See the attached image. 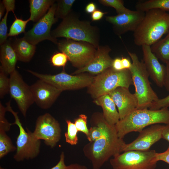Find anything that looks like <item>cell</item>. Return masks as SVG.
Listing matches in <instances>:
<instances>
[{
  "mask_svg": "<svg viewBox=\"0 0 169 169\" xmlns=\"http://www.w3.org/2000/svg\"><path fill=\"white\" fill-rule=\"evenodd\" d=\"M152 52L163 63L169 61V31L166 37L151 46Z\"/></svg>",
  "mask_w": 169,
  "mask_h": 169,
  "instance_id": "obj_24",
  "label": "cell"
},
{
  "mask_svg": "<svg viewBox=\"0 0 169 169\" xmlns=\"http://www.w3.org/2000/svg\"><path fill=\"white\" fill-rule=\"evenodd\" d=\"M169 106V95L164 98L159 99L156 101L152 103L149 109L152 110H158L168 108Z\"/></svg>",
  "mask_w": 169,
  "mask_h": 169,
  "instance_id": "obj_35",
  "label": "cell"
},
{
  "mask_svg": "<svg viewBox=\"0 0 169 169\" xmlns=\"http://www.w3.org/2000/svg\"><path fill=\"white\" fill-rule=\"evenodd\" d=\"M68 60L69 59L66 54L61 52L54 54L50 59V62L53 66L63 67L64 69Z\"/></svg>",
  "mask_w": 169,
  "mask_h": 169,
  "instance_id": "obj_32",
  "label": "cell"
},
{
  "mask_svg": "<svg viewBox=\"0 0 169 169\" xmlns=\"http://www.w3.org/2000/svg\"><path fill=\"white\" fill-rule=\"evenodd\" d=\"M27 71L39 79L50 84L63 91L87 87L92 83L94 77L84 73L70 74L66 73L64 69L60 73L54 75L41 74L30 70Z\"/></svg>",
  "mask_w": 169,
  "mask_h": 169,
  "instance_id": "obj_9",
  "label": "cell"
},
{
  "mask_svg": "<svg viewBox=\"0 0 169 169\" xmlns=\"http://www.w3.org/2000/svg\"><path fill=\"white\" fill-rule=\"evenodd\" d=\"M8 75L0 66V98L2 99L9 93L10 80Z\"/></svg>",
  "mask_w": 169,
  "mask_h": 169,
  "instance_id": "obj_31",
  "label": "cell"
},
{
  "mask_svg": "<svg viewBox=\"0 0 169 169\" xmlns=\"http://www.w3.org/2000/svg\"><path fill=\"white\" fill-rule=\"evenodd\" d=\"M132 60L129 69L131 75L134 93L138 102L137 109L149 108L151 104L159 99L151 87L149 74L143 61H140L136 53L128 51Z\"/></svg>",
  "mask_w": 169,
  "mask_h": 169,
  "instance_id": "obj_5",
  "label": "cell"
},
{
  "mask_svg": "<svg viewBox=\"0 0 169 169\" xmlns=\"http://www.w3.org/2000/svg\"><path fill=\"white\" fill-rule=\"evenodd\" d=\"M67 131L65 133V141L72 145H76L78 143L77 133L78 132L74 123L69 120H66Z\"/></svg>",
  "mask_w": 169,
  "mask_h": 169,
  "instance_id": "obj_29",
  "label": "cell"
},
{
  "mask_svg": "<svg viewBox=\"0 0 169 169\" xmlns=\"http://www.w3.org/2000/svg\"><path fill=\"white\" fill-rule=\"evenodd\" d=\"M2 2L5 7L6 12L9 13L12 12L14 13L15 8V0H3Z\"/></svg>",
  "mask_w": 169,
  "mask_h": 169,
  "instance_id": "obj_37",
  "label": "cell"
},
{
  "mask_svg": "<svg viewBox=\"0 0 169 169\" xmlns=\"http://www.w3.org/2000/svg\"><path fill=\"white\" fill-rule=\"evenodd\" d=\"M166 64V74L164 86L167 91L169 92V61Z\"/></svg>",
  "mask_w": 169,
  "mask_h": 169,
  "instance_id": "obj_42",
  "label": "cell"
},
{
  "mask_svg": "<svg viewBox=\"0 0 169 169\" xmlns=\"http://www.w3.org/2000/svg\"><path fill=\"white\" fill-rule=\"evenodd\" d=\"M15 18L10 27L8 37L15 36L22 33H25L26 25L30 21L29 18L23 20L18 18L15 15Z\"/></svg>",
  "mask_w": 169,
  "mask_h": 169,
  "instance_id": "obj_28",
  "label": "cell"
},
{
  "mask_svg": "<svg viewBox=\"0 0 169 169\" xmlns=\"http://www.w3.org/2000/svg\"><path fill=\"white\" fill-rule=\"evenodd\" d=\"M0 169H6V168H3L1 167H0Z\"/></svg>",
  "mask_w": 169,
  "mask_h": 169,
  "instance_id": "obj_47",
  "label": "cell"
},
{
  "mask_svg": "<svg viewBox=\"0 0 169 169\" xmlns=\"http://www.w3.org/2000/svg\"><path fill=\"white\" fill-rule=\"evenodd\" d=\"M136 10L145 12L153 9L169 11V0H149L139 1L136 5Z\"/></svg>",
  "mask_w": 169,
  "mask_h": 169,
  "instance_id": "obj_25",
  "label": "cell"
},
{
  "mask_svg": "<svg viewBox=\"0 0 169 169\" xmlns=\"http://www.w3.org/2000/svg\"><path fill=\"white\" fill-rule=\"evenodd\" d=\"M111 51V48L108 45L99 46L93 59L84 67L75 71L72 74L86 72L96 75L111 68L113 59L109 54Z\"/></svg>",
  "mask_w": 169,
  "mask_h": 169,
  "instance_id": "obj_17",
  "label": "cell"
},
{
  "mask_svg": "<svg viewBox=\"0 0 169 169\" xmlns=\"http://www.w3.org/2000/svg\"><path fill=\"white\" fill-rule=\"evenodd\" d=\"M102 123L103 134L98 139L91 142L89 155L87 156L93 169H100L111 157L123 152L126 144L123 139L119 137L115 125L108 123L103 116Z\"/></svg>",
  "mask_w": 169,
  "mask_h": 169,
  "instance_id": "obj_1",
  "label": "cell"
},
{
  "mask_svg": "<svg viewBox=\"0 0 169 169\" xmlns=\"http://www.w3.org/2000/svg\"><path fill=\"white\" fill-rule=\"evenodd\" d=\"M106 12L97 9L91 14V18L92 21H98L101 19Z\"/></svg>",
  "mask_w": 169,
  "mask_h": 169,
  "instance_id": "obj_40",
  "label": "cell"
},
{
  "mask_svg": "<svg viewBox=\"0 0 169 169\" xmlns=\"http://www.w3.org/2000/svg\"><path fill=\"white\" fill-rule=\"evenodd\" d=\"M65 156L64 153L62 152L60 156L59 161L55 166L50 169H66L67 166L64 162Z\"/></svg>",
  "mask_w": 169,
  "mask_h": 169,
  "instance_id": "obj_39",
  "label": "cell"
},
{
  "mask_svg": "<svg viewBox=\"0 0 169 169\" xmlns=\"http://www.w3.org/2000/svg\"></svg>",
  "mask_w": 169,
  "mask_h": 169,
  "instance_id": "obj_48",
  "label": "cell"
},
{
  "mask_svg": "<svg viewBox=\"0 0 169 169\" xmlns=\"http://www.w3.org/2000/svg\"><path fill=\"white\" fill-rule=\"evenodd\" d=\"M145 13L144 18L134 32V41L137 46H151L169 31V14L158 9Z\"/></svg>",
  "mask_w": 169,
  "mask_h": 169,
  "instance_id": "obj_2",
  "label": "cell"
},
{
  "mask_svg": "<svg viewBox=\"0 0 169 169\" xmlns=\"http://www.w3.org/2000/svg\"><path fill=\"white\" fill-rule=\"evenodd\" d=\"M156 161H162L169 164V145L167 149L164 152L156 153L155 157Z\"/></svg>",
  "mask_w": 169,
  "mask_h": 169,
  "instance_id": "obj_36",
  "label": "cell"
},
{
  "mask_svg": "<svg viewBox=\"0 0 169 169\" xmlns=\"http://www.w3.org/2000/svg\"><path fill=\"white\" fill-rule=\"evenodd\" d=\"M12 44L18 60L22 62L30 61L35 52L36 45L30 43L23 38H15Z\"/></svg>",
  "mask_w": 169,
  "mask_h": 169,
  "instance_id": "obj_22",
  "label": "cell"
},
{
  "mask_svg": "<svg viewBox=\"0 0 169 169\" xmlns=\"http://www.w3.org/2000/svg\"><path fill=\"white\" fill-rule=\"evenodd\" d=\"M51 35L56 39L64 37L88 42L97 49L99 46V29L96 26L91 25L89 21L80 20L79 17L72 12L51 32Z\"/></svg>",
  "mask_w": 169,
  "mask_h": 169,
  "instance_id": "obj_3",
  "label": "cell"
},
{
  "mask_svg": "<svg viewBox=\"0 0 169 169\" xmlns=\"http://www.w3.org/2000/svg\"><path fill=\"white\" fill-rule=\"evenodd\" d=\"M58 47L65 54L74 67L79 69L87 64L93 58L97 48L88 42L65 38L58 42Z\"/></svg>",
  "mask_w": 169,
  "mask_h": 169,
  "instance_id": "obj_10",
  "label": "cell"
},
{
  "mask_svg": "<svg viewBox=\"0 0 169 169\" xmlns=\"http://www.w3.org/2000/svg\"><path fill=\"white\" fill-rule=\"evenodd\" d=\"M162 138L169 142V124L165 125L162 133Z\"/></svg>",
  "mask_w": 169,
  "mask_h": 169,
  "instance_id": "obj_44",
  "label": "cell"
},
{
  "mask_svg": "<svg viewBox=\"0 0 169 169\" xmlns=\"http://www.w3.org/2000/svg\"><path fill=\"white\" fill-rule=\"evenodd\" d=\"M121 59L124 69H129L132 65V63L130 59L129 58L122 57Z\"/></svg>",
  "mask_w": 169,
  "mask_h": 169,
  "instance_id": "obj_43",
  "label": "cell"
},
{
  "mask_svg": "<svg viewBox=\"0 0 169 169\" xmlns=\"http://www.w3.org/2000/svg\"><path fill=\"white\" fill-rule=\"evenodd\" d=\"M59 123L49 113L39 116L37 119L35 129L33 132L38 140H42L51 148L54 147L61 137Z\"/></svg>",
  "mask_w": 169,
  "mask_h": 169,
  "instance_id": "obj_13",
  "label": "cell"
},
{
  "mask_svg": "<svg viewBox=\"0 0 169 169\" xmlns=\"http://www.w3.org/2000/svg\"><path fill=\"white\" fill-rule=\"evenodd\" d=\"M165 125L156 124L144 129L137 138L131 142L125 145L123 152L130 150L147 151L162 138Z\"/></svg>",
  "mask_w": 169,
  "mask_h": 169,
  "instance_id": "obj_15",
  "label": "cell"
},
{
  "mask_svg": "<svg viewBox=\"0 0 169 169\" xmlns=\"http://www.w3.org/2000/svg\"><path fill=\"white\" fill-rule=\"evenodd\" d=\"M94 102L102 108V115L107 122L115 125L120 120V117L116 106L110 95L108 94L103 95L94 99Z\"/></svg>",
  "mask_w": 169,
  "mask_h": 169,
  "instance_id": "obj_20",
  "label": "cell"
},
{
  "mask_svg": "<svg viewBox=\"0 0 169 169\" xmlns=\"http://www.w3.org/2000/svg\"><path fill=\"white\" fill-rule=\"evenodd\" d=\"M145 13L138 10L105 17V20L110 23L115 34L120 36L128 32H134L144 19Z\"/></svg>",
  "mask_w": 169,
  "mask_h": 169,
  "instance_id": "obj_14",
  "label": "cell"
},
{
  "mask_svg": "<svg viewBox=\"0 0 169 169\" xmlns=\"http://www.w3.org/2000/svg\"><path fill=\"white\" fill-rule=\"evenodd\" d=\"M6 131L0 130V158L1 159L8 153L16 150Z\"/></svg>",
  "mask_w": 169,
  "mask_h": 169,
  "instance_id": "obj_26",
  "label": "cell"
},
{
  "mask_svg": "<svg viewBox=\"0 0 169 169\" xmlns=\"http://www.w3.org/2000/svg\"><path fill=\"white\" fill-rule=\"evenodd\" d=\"M123 152L110 160L113 169H155L156 167L155 150H130Z\"/></svg>",
  "mask_w": 169,
  "mask_h": 169,
  "instance_id": "obj_8",
  "label": "cell"
},
{
  "mask_svg": "<svg viewBox=\"0 0 169 169\" xmlns=\"http://www.w3.org/2000/svg\"><path fill=\"white\" fill-rule=\"evenodd\" d=\"M5 7L2 1L0 3V20L2 19L5 10Z\"/></svg>",
  "mask_w": 169,
  "mask_h": 169,
  "instance_id": "obj_46",
  "label": "cell"
},
{
  "mask_svg": "<svg viewBox=\"0 0 169 169\" xmlns=\"http://www.w3.org/2000/svg\"><path fill=\"white\" fill-rule=\"evenodd\" d=\"M66 169H88L85 166L75 163L70 164L67 166Z\"/></svg>",
  "mask_w": 169,
  "mask_h": 169,
  "instance_id": "obj_45",
  "label": "cell"
},
{
  "mask_svg": "<svg viewBox=\"0 0 169 169\" xmlns=\"http://www.w3.org/2000/svg\"><path fill=\"white\" fill-rule=\"evenodd\" d=\"M143 62L149 76L158 87L164 86L166 66L161 64L158 58L152 52L151 46H141Z\"/></svg>",
  "mask_w": 169,
  "mask_h": 169,
  "instance_id": "obj_19",
  "label": "cell"
},
{
  "mask_svg": "<svg viewBox=\"0 0 169 169\" xmlns=\"http://www.w3.org/2000/svg\"><path fill=\"white\" fill-rule=\"evenodd\" d=\"M0 60V66L8 74L10 75L15 69L18 60L17 55L12 44L9 40L1 45Z\"/></svg>",
  "mask_w": 169,
  "mask_h": 169,
  "instance_id": "obj_21",
  "label": "cell"
},
{
  "mask_svg": "<svg viewBox=\"0 0 169 169\" xmlns=\"http://www.w3.org/2000/svg\"><path fill=\"white\" fill-rule=\"evenodd\" d=\"M54 0H30L29 1L30 21L37 22L47 12L55 3Z\"/></svg>",
  "mask_w": 169,
  "mask_h": 169,
  "instance_id": "obj_23",
  "label": "cell"
},
{
  "mask_svg": "<svg viewBox=\"0 0 169 169\" xmlns=\"http://www.w3.org/2000/svg\"><path fill=\"white\" fill-rule=\"evenodd\" d=\"M99 2L104 6L114 8L117 14L128 12L131 10L124 6V1L122 0H100Z\"/></svg>",
  "mask_w": 169,
  "mask_h": 169,
  "instance_id": "obj_30",
  "label": "cell"
},
{
  "mask_svg": "<svg viewBox=\"0 0 169 169\" xmlns=\"http://www.w3.org/2000/svg\"><path fill=\"white\" fill-rule=\"evenodd\" d=\"M8 13L6 12L0 22V44L4 43L8 37L7 19Z\"/></svg>",
  "mask_w": 169,
  "mask_h": 169,
  "instance_id": "obj_34",
  "label": "cell"
},
{
  "mask_svg": "<svg viewBox=\"0 0 169 169\" xmlns=\"http://www.w3.org/2000/svg\"><path fill=\"white\" fill-rule=\"evenodd\" d=\"M111 68L114 70L117 71L125 69L123 67L121 58H116L113 59Z\"/></svg>",
  "mask_w": 169,
  "mask_h": 169,
  "instance_id": "obj_38",
  "label": "cell"
},
{
  "mask_svg": "<svg viewBox=\"0 0 169 169\" xmlns=\"http://www.w3.org/2000/svg\"><path fill=\"white\" fill-rule=\"evenodd\" d=\"M9 93L16 102L23 115L25 117L27 111L34 102L30 86L23 80L16 69L10 75Z\"/></svg>",
  "mask_w": 169,
  "mask_h": 169,
  "instance_id": "obj_12",
  "label": "cell"
},
{
  "mask_svg": "<svg viewBox=\"0 0 169 169\" xmlns=\"http://www.w3.org/2000/svg\"><path fill=\"white\" fill-rule=\"evenodd\" d=\"M75 0H60L57 1L55 17L58 19H63L67 16L72 12V6Z\"/></svg>",
  "mask_w": 169,
  "mask_h": 169,
  "instance_id": "obj_27",
  "label": "cell"
},
{
  "mask_svg": "<svg viewBox=\"0 0 169 169\" xmlns=\"http://www.w3.org/2000/svg\"><path fill=\"white\" fill-rule=\"evenodd\" d=\"M30 87L34 102L44 109L50 107L63 91L50 84L40 79Z\"/></svg>",
  "mask_w": 169,
  "mask_h": 169,
  "instance_id": "obj_16",
  "label": "cell"
},
{
  "mask_svg": "<svg viewBox=\"0 0 169 169\" xmlns=\"http://www.w3.org/2000/svg\"><path fill=\"white\" fill-rule=\"evenodd\" d=\"M57 5V4L54 3L47 13L36 22L32 28L24 33L23 38L35 45L45 40H49L57 44V39L52 37L51 31L52 25L58 19L55 17Z\"/></svg>",
  "mask_w": 169,
  "mask_h": 169,
  "instance_id": "obj_11",
  "label": "cell"
},
{
  "mask_svg": "<svg viewBox=\"0 0 169 169\" xmlns=\"http://www.w3.org/2000/svg\"><path fill=\"white\" fill-rule=\"evenodd\" d=\"M133 84L131 72L129 69L117 71L111 67L94 77L91 84L87 87V92L95 99L120 87L129 88Z\"/></svg>",
  "mask_w": 169,
  "mask_h": 169,
  "instance_id": "obj_6",
  "label": "cell"
},
{
  "mask_svg": "<svg viewBox=\"0 0 169 169\" xmlns=\"http://www.w3.org/2000/svg\"><path fill=\"white\" fill-rule=\"evenodd\" d=\"M129 88L120 87L110 92V95L117 107L120 120H122L137 109L138 102L134 94Z\"/></svg>",
  "mask_w": 169,
  "mask_h": 169,
  "instance_id": "obj_18",
  "label": "cell"
},
{
  "mask_svg": "<svg viewBox=\"0 0 169 169\" xmlns=\"http://www.w3.org/2000/svg\"><path fill=\"white\" fill-rule=\"evenodd\" d=\"M7 111L11 113L15 118L12 125L16 124L18 127L19 134L16 142V153L13 158L17 161L25 159H32L37 157L40 152V140L34 136L33 132L29 130L27 131L23 127L18 116L17 112L14 111L11 105V100L6 103Z\"/></svg>",
  "mask_w": 169,
  "mask_h": 169,
  "instance_id": "obj_7",
  "label": "cell"
},
{
  "mask_svg": "<svg viewBox=\"0 0 169 169\" xmlns=\"http://www.w3.org/2000/svg\"><path fill=\"white\" fill-rule=\"evenodd\" d=\"M97 9L96 4L92 2L88 3L85 8V12L88 14H92Z\"/></svg>",
  "mask_w": 169,
  "mask_h": 169,
  "instance_id": "obj_41",
  "label": "cell"
},
{
  "mask_svg": "<svg viewBox=\"0 0 169 169\" xmlns=\"http://www.w3.org/2000/svg\"><path fill=\"white\" fill-rule=\"evenodd\" d=\"M87 119L86 115L84 114H80L74 120V123L78 131L81 132L88 136L89 129L87 126Z\"/></svg>",
  "mask_w": 169,
  "mask_h": 169,
  "instance_id": "obj_33",
  "label": "cell"
},
{
  "mask_svg": "<svg viewBox=\"0 0 169 169\" xmlns=\"http://www.w3.org/2000/svg\"><path fill=\"white\" fill-rule=\"evenodd\" d=\"M169 124L168 108L158 110L136 109L115 125L119 137L123 139L132 132H140L145 128L156 124Z\"/></svg>",
  "mask_w": 169,
  "mask_h": 169,
  "instance_id": "obj_4",
  "label": "cell"
}]
</instances>
